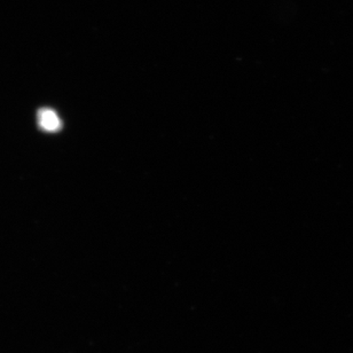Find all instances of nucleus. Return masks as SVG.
Segmentation results:
<instances>
[{
    "label": "nucleus",
    "instance_id": "obj_1",
    "mask_svg": "<svg viewBox=\"0 0 353 353\" xmlns=\"http://www.w3.org/2000/svg\"><path fill=\"white\" fill-rule=\"evenodd\" d=\"M38 123L41 129L48 132H55L61 129V119L58 114L50 108H44L38 112Z\"/></svg>",
    "mask_w": 353,
    "mask_h": 353
}]
</instances>
